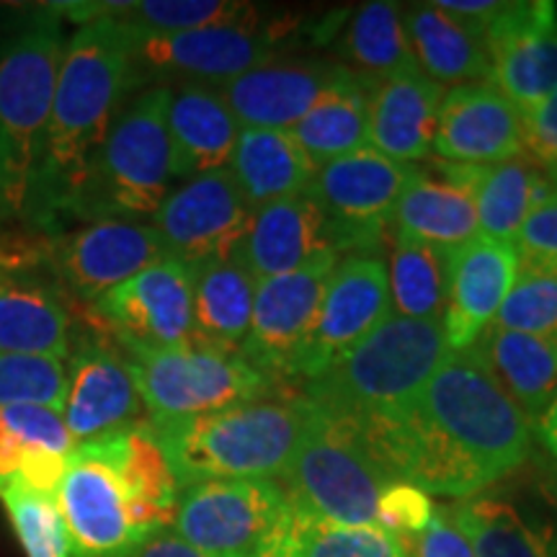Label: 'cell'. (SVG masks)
I'll list each match as a JSON object with an SVG mask.
<instances>
[{
  "label": "cell",
  "mask_w": 557,
  "mask_h": 557,
  "mask_svg": "<svg viewBox=\"0 0 557 557\" xmlns=\"http://www.w3.org/2000/svg\"><path fill=\"white\" fill-rule=\"evenodd\" d=\"M0 271H3V259H0Z\"/></svg>",
  "instance_id": "f907efd6"
},
{
  "label": "cell",
  "mask_w": 557,
  "mask_h": 557,
  "mask_svg": "<svg viewBox=\"0 0 557 557\" xmlns=\"http://www.w3.org/2000/svg\"><path fill=\"white\" fill-rule=\"evenodd\" d=\"M472 557H557L553 529L500 496H472L447 506Z\"/></svg>",
  "instance_id": "1f68e13d"
},
{
  "label": "cell",
  "mask_w": 557,
  "mask_h": 557,
  "mask_svg": "<svg viewBox=\"0 0 557 557\" xmlns=\"http://www.w3.org/2000/svg\"><path fill=\"white\" fill-rule=\"evenodd\" d=\"M73 442L60 410L45 406L0 408V493L13 485L54 496Z\"/></svg>",
  "instance_id": "484cf974"
},
{
  "label": "cell",
  "mask_w": 557,
  "mask_h": 557,
  "mask_svg": "<svg viewBox=\"0 0 557 557\" xmlns=\"http://www.w3.org/2000/svg\"><path fill=\"white\" fill-rule=\"evenodd\" d=\"M165 124H169L176 181L227 169L238 145L240 124L222 99L220 88L201 86V83L171 86Z\"/></svg>",
  "instance_id": "d4e9b609"
},
{
  "label": "cell",
  "mask_w": 557,
  "mask_h": 557,
  "mask_svg": "<svg viewBox=\"0 0 557 557\" xmlns=\"http://www.w3.org/2000/svg\"><path fill=\"white\" fill-rule=\"evenodd\" d=\"M372 88L374 86L348 70L344 78L325 90L323 99L289 129L305 156L315 163V169L369 148L367 124Z\"/></svg>",
  "instance_id": "836d02e7"
},
{
  "label": "cell",
  "mask_w": 557,
  "mask_h": 557,
  "mask_svg": "<svg viewBox=\"0 0 557 557\" xmlns=\"http://www.w3.org/2000/svg\"><path fill=\"white\" fill-rule=\"evenodd\" d=\"M0 500L26 557H70L67 534L52 496L13 485L0 493Z\"/></svg>",
  "instance_id": "ab89813d"
},
{
  "label": "cell",
  "mask_w": 557,
  "mask_h": 557,
  "mask_svg": "<svg viewBox=\"0 0 557 557\" xmlns=\"http://www.w3.org/2000/svg\"><path fill=\"white\" fill-rule=\"evenodd\" d=\"M513 248H517L521 271L557 276V181H553L547 199L529 212Z\"/></svg>",
  "instance_id": "7bdbcfd3"
},
{
  "label": "cell",
  "mask_w": 557,
  "mask_h": 557,
  "mask_svg": "<svg viewBox=\"0 0 557 557\" xmlns=\"http://www.w3.org/2000/svg\"><path fill=\"white\" fill-rule=\"evenodd\" d=\"M348 67L320 58H276L220 86L240 129L289 132Z\"/></svg>",
  "instance_id": "44dd1931"
},
{
  "label": "cell",
  "mask_w": 557,
  "mask_h": 557,
  "mask_svg": "<svg viewBox=\"0 0 557 557\" xmlns=\"http://www.w3.org/2000/svg\"><path fill=\"white\" fill-rule=\"evenodd\" d=\"M129 557H205L197 553L191 545H186L173 529L158 532L156 537H150L145 545H139Z\"/></svg>",
  "instance_id": "7dc6e473"
},
{
  "label": "cell",
  "mask_w": 557,
  "mask_h": 557,
  "mask_svg": "<svg viewBox=\"0 0 557 557\" xmlns=\"http://www.w3.org/2000/svg\"><path fill=\"white\" fill-rule=\"evenodd\" d=\"M389 315L387 263L382 253H351L338 259L325 284L308 348L299 359L297 385L320 377Z\"/></svg>",
  "instance_id": "2e32d148"
},
{
  "label": "cell",
  "mask_w": 557,
  "mask_h": 557,
  "mask_svg": "<svg viewBox=\"0 0 557 557\" xmlns=\"http://www.w3.org/2000/svg\"><path fill=\"white\" fill-rule=\"evenodd\" d=\"M62 50L54 11L0 39V214L5 218H29Z\"/></svg>",
  "instance_id": "277c9868"
},
{
  "label": "cell",
  "mask_w": 557,
  "mask_h": 557,
  "mask_svg": "<svg viewBox=\"0 0 557 557\" xmlns=\"http://www.w3.org/2000/svg\"><path fill=\"white\" fill-rule=\"evenodd\" d=\"M292 519L278 480H207L181 491L171 529L205 557H271Z\"/></svg>",
  "instance_id": "9c48e42d"
},
{
  "label": "cell",
  "mask_w": 557,
  "mask_h": 557,
  "mask_svg": "<svg viewBox=\"0 0 557 557\" xmlns=\"http://www.w3.org/2000/svg\"><path fill=\"white\" fill-rule=\"evenodd\" d=\"M90 318L122 351H165L194 341V269L163 259L90 302Z\"/></svg>",
  "instance_id": "4fadbf2b"
},
{
  "label": "cell",
  "mask_w": 557,
  "mask_h": 557,
  "mask_svg": "<svg viewBox=\"0 0 557 557\" xmlns=\"http://www.w3.org/2000/svg\"><path fill=\"white\" fill-rule=\"evenodd\" d=\"M389 308L408 320H442L447 308V253L393 238L387 259Z\"/></svg>",
  "instance_id": "8d00e7d4"
},
{
  "label": "cell",
  "mask_w": 557,
  "mask_h": 557,
  "mask_svg": "<svg viewBox=\"0 0 557 557\" xmlns=\"http://www.w3.org/2000/svg\"><path fill=\"white\" fill-rule=\"evenodd\" d=\"M403 26L418 70L438 86H468L491 75L483 34L451 18L436 3L408 5Z\"/></svg>",
  "instance_id": "f1b7e54d"
},
{
  "label": "cell",
  "mask_w": 557,
  "mask_h": 557,
  "mask_svg": "<svg viewBox=\"0 0 557 557\" xmlns=\"http://www.w3.org/2000/svg\"><path fill=\"white\" fill-rule=\"evenodd\" d=\"M532 434L537 436V442L542 444V449L547 451L549 459L557 462V393H555V398L549 400L545 413L534 421Z\"/></svg>",
  "instance_id": "c3c4849f"
},
{
  "label": "cell",
  "mask_w": 557,
  "mask_h": 557,
  "mask_svg": "<svg viewBox=\"0 0 557 557\" xmlns=\"http://www.w3.org/2000/svg\"><path fill=\"white\" fill-rule=\"evenodd\" d=\"M413 171L416 165L389 160L372 148L320 165L308 194L338 256L382 253L393 209Z\"/></svg>",
  "instance_id": "7c38bea8"
},
{
  "label": "cell",
  "mask_w": 557,
  "mask_h": 557,
  "mask_svg": "<svg viewBox=\"0 0 557 557\" xmlns=\"http://www.w3.org/2000/svg\"><path fill=\"white\" fill-rule=\"evenodd\" d=\"M470 348L534 426L557 393V341L491 323Z\"/></svg>",
  "instance_id": "4dcf8cb0"
},
{
  "label": "cell",
  "mask_w": 557,
  "mask_h": 557,
  "mask_svg": "<svg viewBox=\"0 0 557 557\" xmlns=\"http://www.w3.org/2000/svg\"><path fill=\"white\" fill-rule=\"evenodd\" d=\"M338 259V253H331L308 269L256 284L253 315L240 357L276 385H297L299 359L308 348L325 284Z\"/></svg>",
  "instance_id": "5bb4252c"
},
{
  "label": "cell",
  "mask_w": 557,
  "mask_h": 557,
  "mask_svg": "<svg viewBox=\"0 0 557 557\" xmlns=\"http://www.w3.org/2000/svg\"><path fill=\"white\" fill-rule=\"evenodd\" d=\"M256 278L235 259L194 269V341L191 344L240 351L253 315Z\"/></svg>",
  "instance_id": "d6a6232c"
},
{
  "label": "cell",
  "mask_w": 557,
  "mask_h": 557,
  "mask_svg": "<svg viewBox=\"0 0 557 557\" xmlns=\"http://www.w3.org/2000/svg\"><path fill=\"white\" fill-rule=\"evenodd\" d=\"M132 32L101 16L65 41L29 218L54 227L88 176L96 152L132 94H137Z\"/></svg>",
  "instance_id": "7a4b0ae2"
},
{
  "label": "cell",
  "mask_w": 557,
  "mask_h": 557,
  "mask_svg": "<svg viewBox=\"0 0 557 557\" xmlns=\"http://www.w3.org/2000/svg\"><path fill=\"white\" fill-rule=\"evenodd\" d=\"M169 86L137 90L124 103L88 176L65 209V220L101 222L152 218L173 191V150L169 137Z\"/></svg>",
  "instance_id": "8992f818"
},
{
  "label": "cell",
  "mask_w": 557,
  "mask_h": 557,
  "mask_svg": "<svg viewBox=\"0 0 557 557\" xmlns=\"http://www.w3.org/2000/svg\"><path fill=\"white\" fill-rule=\"evenodd\" d=\"M129 29V26H127ZM132 32V60L137 86H225L248 70L282 58L278 47L295 32V21H246L181 34Z\"/></svg>",
  "instance_id": "30bf717a"
},
{
  "label": "cell",
  "mask_w": 557,
  "mask_h": 557,
  "mask_svg": "<svg viewBox=\"0 0 557 557\" xmlns=\"http://www.w3.org/2000/svg\"><path fill=\"white\" fill-rule=\"evenodd\" d=\"M139 34H181L261 18L259 5L235 0H143L116 16Z\"/></svg>",
  "instance_id": "f35d334b"
},
{
  "label": "cell",
  "mask_w": 557,
  "mask_h": 557,
  "mask_svg": "<svg viewBox=\"0 0 557 557\" xmlns=\"http://www.w3.org/2000/svg\"><path fill=\"white\" fill-rule=\"evenodd\" d=\"M52 498L70 557H129L148 542L127 480L101 438L70 451Z\"/></svg>",
  "instance_id": "8fae6325"
},
{
  "label": "cell",
  "mask_w": 557,
  "mask_h": 557,
  "mask_svg": "<svg viewBox=\"0 0 557 557\" xmlns=\"http://www.w3.org/2000/svg\"><path fill=\"white\" fill-rule=\"evenodd\" d=\"M549 189L553 181L527 156L487 165L475 191L478 238L498 243L517 240L529 212L547 199Z\"/></svg>",
  "instance_id": "d590c367"
},
{
  "label": "cell",
  "mask_w": 557,
  "mask_h": 557,
  "mask_svg": "<svg viewBox=\"0 0 557 557\" xmlns=\"http://www.w3.org/2000/svg\"><path fill=\"white\" fill-rule=\"evenodd\" d=\"M227 171L243 201L256 212L278 199L308 194L318 169L289 132L240 129Z\"/></svg>",
  "instance_id": "f546056e"
},
{
  "label": "cell",
  "mask_w": 557,
  "mask_h": 557,
  "mask_svg": "<svg viewBox=\"0 0 557 557\" xmlns=\"http://www.w3.org/2000/svg\"><path fill=\"white\" fill-rule=\"evenodd\" d=\"M351 423L395 480L457 500L511 478L534 447L529 418L472 348L449 351L408 408Z\"/></svg>",
  "instance_id": "6da1fadb"
},
{
  "label": "cell",
  "mask_w": 557,
  "mask_h": 557,
  "mask_svg": "<svg viewBox=\"0 0 557 557\" xmlns=\"http://www.w3.org/2000/svg\"><path fill=\"white\" fill-rule=\"evenodd\" d=\"M148 423H169L289 393L253 369L240 351L207 346L124 351Z\"/></svg>",
  "instance_id": "ba28073f"
},
{
  "label": "cell",
  "mask_w": 557,
  "mask_h": 557,
  "mask_svg": "<svg viewBox=\"0 0 557 557\" xmlns=\"http://www.w3.org/2000/svg\"><path fill=\"white\" fill-rule=\"evenodd\" d=\"M431 169L436 176L413 171L393 209L387 230H393V238L423 243L442 253H451L478 238L475 194L451 181L438 169L436 160H431Z\"/></svg>",
  "instance_id": "4316f807"
},
{
  "label": "cell",
  "mask_w": 557,
  "mask_h": 557,
  "mask_svg": "<svg viewBox=\"0 0 557 557\" xmlns=\"http://www.w3.org/2000/svg\"><path fill=\"white\" fill-rule=\"evenodd\" d=\"M398 542L408 557H472L465 534L455 527L447 508L438 506L426 529L418 534H400Z\"/></svg>",
  "instance_id": "f6af8a7d"
},
{
  "label": "cell",
  "mask_w": 557,
  "mask_h": 557,
  "mask_svg": "<svg viewBox=\"0 0 557 557\" xmlns=\"http://www.w3.org/2000/svg\"><path fill=\"white\" fill-rule=\"evenodd\" d=\"M163 259L156 227L135 220L86 222L60 233L50 248V263L62 287L88 302Z\"/></svg>",
  "instance_id": "d6986e66"
},
{
  "label": "cell",
  "mask_w": 557,
  "mask_h": 557,
  "mask_svg": "<svg viewBox=\"0 0 557 557\" xmlns=\"http://www.w3.org/2000/svg\"><path fill=\"white\" fill-rule=\"evenodd\" d=\"M491 75L485 83L500 90L521 111L537 109L557 90V5L500 3L483 32Z\"/></svg>",
  "instance_id": "ac0fdd59"
},
{
  "label": "cell",
  "mask_w": 557,
  "mask_h": 557,
  "mask_svg": "<svg viewBox=\"0 0 557 557\" xmlns=\"http://www.w3.org/2000/svg\"><path fill=\"white\" fill-rule=\"evenodd\" d=\"M336 253L325 235L323 214L310 194L278 199L256 209L233 259L256 282L308 269Z\"/></svg>",
  "instance_id": "603a6c76"
},
{
  "label": "cell",
  "mask_w": 557,
  "mask_h": 557,
  "mask_svg": "<svg viewBox=\"0 0 557 557\" xmlns=\"http://www.w3.org/2000/svg\"><path fill=\"white\" fill-rule=\"evenodd\" d=\"M434 500L410 483H389L377 498V527L389 534H418L434 519Z\"/></svg>",
  "instance_id": "ee69618b"
},
{
  "label": "cell",
  "mask_w": 557,
  "mask_h": 557,
  "mask_svg": "<svg viewBox=\"0 0 557 557\" xmlns=\"http://www.w3.org/2000/svg\"><path fill=\"white\" fill-rule=\"evenodd\" d=\"M524 156L557 181V90L524 114Z\"/></svg>",
  "instance_id": "bcb514c9"
},
{
  "label": "cell",
  "mask_w": 557,
  "mask_h": 557,
  "mask_svg": "<svg viewBox=\"0 0 557 557\" xmlns=\"http://www.w3.org/2000/svg\"><path fill=\"white\" fill-rule=\"evenodd\" d=\"M250 214L233 173L220 169L173 186L150 225L156 227L165 259L201 269L233 259L250 225Z\"/></svg>",
  "instance_id": "9a60e30c"
},
{
  "label": "cell",
  "mask_w": 557,
  "mask_h": 557,
  "mask_svg": "<svg viewBox=\"0 0 557 557\" xmlns=\"http://www.w3.org/2000/svg\"><path fill=\"white\" fill-rule=\"evenodd\" d=\"M540 491L545 493L547 504L557 511V462H549L540 472Z\"/></svg>",
  "instance_id": "681fc988"
},
{
  "label": "cell",
  "mask_w": 557,
  "mask_h": 557,
  "mask_svg": "<svg viewBox=\"0 0 557 557\" xmlns=\"http://www.w3.org/2000/svg\"><path fill=\"white\" fill-rule=\"evenodd\" d=\"M65 369L67 387L60 416L78 447L143 423V416H148L124 351L99 329L73 336Z\"/></svg>",
  "instance_id": "e0dca14e"
},
{
  "label": "cell",
  "mask_w": 557,
  "mask_h": 557,
  "mask_svg": "<svg viewBox=\"0 0 557 557\" xmlns=\"http://www.w3.org/2000/svg\"><path fill=\"white\" fill-rule=\"evenodd\" d=\"M493 325L557 341V276L521 271L498 308Z\"/></svg>",
  "instance_id": "b9f144b4"
},
{
  "label": "cell",
  "mask_w": 557,
  "mask_h": 557,
  "mask_svg": "<svg viewBox=\"0 0 557 557\" xmlns=\"http://www.w3.org/2000/svg\"><path fill=\"white\" fill-rule=\"evenodd\" d=\"M431 152L465 165H498L524 156V116L491 83H468L444 94Z\"/></svg>",
  "instance_id": "ffe728a7"
},
{
  "label": "cell",
  "mask_w": 557,
  "mask_h": 557,
  "mask_svg": "<svg viewBox=\"0 0 557 557\" xmlns=\"http://www.w3.org/2000/svg\"><path fill=\"white\" fill-rule=\"evenodd\" d=\"M271 557H408L395 534L377 524H336L299 513Z\"/></svg>",
  "instance_id": "74e56055"
},
{
  "label": "cell",
  "mask_w": 557,
  "mask_h": 557,
  "mask_svg": "<svg viewBox=\"0 0 557 557\" xmlns=\"http://www.w3.org/2000/svg\"><path fill=\"white\" fill-rule=\"evenodd\" d=\"M513 243L475 238L447 253V308L442 315L449 351H465L483 336L519 276Z\"/></svg>",
  "instance_id": "7402d4cb"
},
{
  "label": "cell",
  "mask_w": 557,
  "mask_h": 557,
  "mask_svg": "<svg viewBox=\"0 0 557 557\" xmlns=\"http://www.w3.org/2000/svg\"><path fill=\"white\" fill-rule=\"evenodd\" d=\"M65 387V359L0 357V408L45 406L52 410H62Z\"/></svg>",
  "instance_id": "60d3db41"
},
{
  "label": "cell",
  "mask_w": 557,
  "mask_h": 557,
  "mask_svg": "<svg viewBox=\"0 0 557 557\" xmlns=\"http://www.w3.org/2000/svg\"><path fill=\"white\" fill-rule=\"evenodd\" d=\"M73 318L60 292L0 271V357L67 359Z\"/></svg>",
  "instance_id": "83f0119b"
},
{
  "label": "cell",
  "mask_w": 557,
  "mask_h": 557,
  "mask_svg": "<svg viewBox=\"0 0 557 557\" xmlns=\"http://www.w3.org/2000/svg\"><path fill=\"white\" fill-rule=\"evenodd\" d=\"M338 52L344 58L341 65L367 81L369 86L418 70L406 26H403V5L387 3V0L359 5L341 34Z\"/></svg>",
  "instance_id": "e575fe53"
},
{
  "label": "cell",
  "mask_w": 557,
  "mask_h": 557,
  "mask_svg": "<svg viewBox=\"0 0 557 557\" xmlns=\"http://www.w3.org/2000/svg\"><path fill=\"white\" fill-rule=\"evenodd\" d=\"M312 403L274 395L214 413L150 423L181 491L207 480H278L295 457Z\"/></svg>",
  "instance_id": "3957f363"
},
{
  "label": "cell",
  "mask_w": 557,
  "mask_h": 557,
  "mask_svg": "<svg viewBox=\"0 0 557 557\" xmlns=\"http://www.w3.org/2000/svg\"><path fill=\"white\" fill-rule=\"evenodd\" d=\"M299 513L336 524H377V498L398 483L374 457L357 423L312 406L292 462L278 478Z\"/></svg>",
  "instance_id": "52a82bcc"
},
{
  "label": "cell",
  "mask_w": 557,
  "mask_h": 557,
  "mask_svg": "<svg viewBox=\"0 0 557 557\" xmlns=\"http://www.w3.org/2000/svg\"><path fill=\"white\" fill-rule=\"evenodd\" d=\"M444 88L421 70L377 83L369 94L367 143L380 156L413 165L434 148Z\"/></svg>",
  "instance_id": "cb8c5ba5"
},
{
  "label": "cell",
  "mask_w": 557,
  "mask_h": 557,
  "mask_svg": "<svg viewBox=\"0 0 557 557\" xmlns=\"http://www.w3.org/2000/svg\"><path fill=\"white\" fill-rule=\"evenodd\" d=\"M447 354L442 320L389 315L320 377L299 385V395L348 421L395 413L421 395Z\"/></svg>",
  "instance_id": "5b68a950"
}]
</instances>
